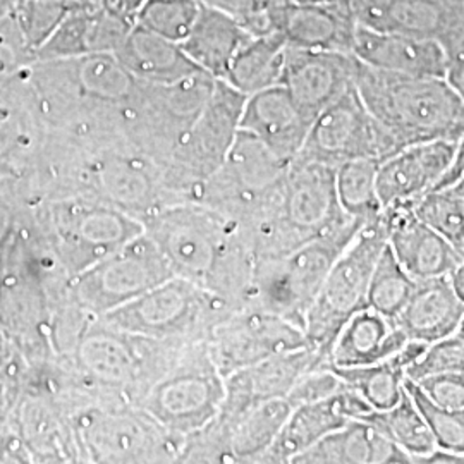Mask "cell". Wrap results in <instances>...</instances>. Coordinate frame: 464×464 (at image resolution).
Returning <instances> with one entry per match:
<instances>
[{
	"label": "cell",
	"mask_w": 464,
	"mask_h": 464,
	"mask_svg": "<svg viewBox=\"0 0 464 464\" xmlns=\"http://www.w3.org/2000/svg\"><path fill=\"white\" fill-rule=\"evenodd\" d=\"M246 95L224 80H217L214 92L198 119L184 134L164 167L167 181L186 199H197L199 186L226 160L236 134Z\"/></svg>",
	"instance_id": "cell-13"
},
{
	"label": "cell",
	"mask_w": 464,
	"mask_h": 464,
	"mask_svg": "<svg viewBox=\"0 0 464 464\" xmlns=\"http://www.w3.org/2000/svg\"><path fill=\"white\" fill-rule=\"evenodd\" d=\"M458 141L435 140L399 150L382 160L377 191L382 208L415 203L444 178L454 160Z\"/></svg>",
	"instance_id": "cell-22"
},
{
	"label": "cell",
	"mask_w": 464,
	"mask_h": 464,
	"mask_svg": "<svg viewBox=\"0 0 464 464\" xmlns=\"http://www.w3.org/2000/svg\"><path fill=\"white\" fill-rule=\"evenodd\" d=\"M83 463H178L184 437L130 402H100L72 420Z\"/></svg>",
	"instance_id": "cell-11"
},
{
	"label": "cell",
	"mask_w": 464,
	"mask_h": 464,
	"mask_svg": "<svg viewBox=\"0 0 464 464\" xmlns=\"http://www.w3.org/2000/svg\"><path fill=\"white\" fill-rule=\"evenodd\" d=\"M32 212L71 279L145 231L138 218L76 197L38 199Z\"/></svg>",
	"instance_id": "cell-7"
},
{
	"label": "cell",
	"mask_w": 464,
	"mask_h": 464,
	"mask_svg": "<svg viewBox=\"0 0 464 464\" xmlns=\"http://www.w3.org/2000/svg\"><path fill=\"white\" fill-rule=\"evenodd\" d=\"M270 34L293 49L353 52L358 23L351 4L276 0L266 11Z\"/></svg>",
	"instance_id": "cell-19"
},
{
	"label": "cell",
	"mask_w": 464,
	"mask_h": 464,
	"mask_svg": "<svg viewBox=\"0 0 464 464\" xmlns=\"http://www.w3.org/2000/svg\"><path fill=\"white\" fill-rule=\"evenodd\" d=\"M78 0H14L13 19L28 50L36 53Z\"/></svg>",
	"instance_id": "cell-41"
},
{
	"label": "cell",
	"mask_w": 464,
	"mask_h": 464,
	"mask_svg": "<svg viewBox=\"0 0 464 464\" xmlns=\"http://www.w3.org/2000/svg\"><path fill=\"white\" fill-rule=\"evenodd\" d=\"M360 420L370 423L373 429L406 450L411 458V463H415L416 458H421L435 449V440L429 430V425L406 389L392 408L372 410Z\"/></svg>",
	"instance_id": "cell-37"
},
{
	"label": "cell",
	"mask_w": 464,
	"mask_h": 464,
	"mask_svg": "<svg viewBox=\"0 0 464 464\" xmlns=\"http://www.w3.org/2000/svg\"><path fill=\"white\" fill-rule=\"evenodd\" d=\"M320 366H325L324 356L306 346L236 370L224 377L226 394L216 418L229 423L262 402L285 398L301 375Z\"/></svg>",
	"instance_id": "cell-20"
},
{
	"label": "cell",
	"mask_w": 464,
	"mask_h": 464,
	"mask_svg": "<svg viewBox=\"0 0 464 464\" xmlns=\"http://www.w3.org/2000/svg\"><path fill=\"white\" fill-rule=\"evenodd\" d=\"M458 334H461L464 337V315L461 318V324H459V327H458Z\"/></svg>",
	"instance_id": "cell-53"
},
{
	"label": "cell",
	"mask_w": 464,
	"mask_h": 464,
	"mask_svg": "<svg viewBox=\"0 0 464 464\" xmlns=\"http://www.w3.org/2000/svg\"><path fill=\"white\" fill-rule=\"evenodd\" d=\"M458 147H461V149H464V134L458 140Z\"/></svg>",
	"instance_id": "cell-54"
},
{
	"label": "cell",
	"mask_w": 464,
	"mask_h": 464,
	"mask_svg": "<svg viewBox=\"0 0 464 464\" xmlns=\"http://www.w3.org/2000/svg\"><path fill=\"white\" fill-rule=\"evenodd\" d=\"M312 122L291 93L276 84L246 97L241 130L255 134L277 157L291 162L303 149Z\"/></svg>",
	"instance_id": "cell-25"
},
{
	"label": "cell",
	"mask_w": 464,
	"mask_h": 464,
	"mask_svg": "<svg viewBox=\"0 0 464 464\" xmlns=\"http://www.w3.org/2000/svg\"><path fill=\"white\" fill-rule=\"evenodd\" d=\"M306 346L304 331L296 324L251 304L224 318L208 339L210 354L224 377Z\"/></svg>",
	"instance_id": "cell-17"
},
{
	"label": "cell",
	"mask_w": 464,
	"mask_h": 464,
	"mask_svg": "<svg viewBox=\"0 0 464 464\" xmlns=\"http://www.w3.org/2000/svg\"><path fill=\"white\" fill-rule=\"evenodd\" d=\"M385 246L387 227L381 212V216L366 222L339 255L312 303L303 331L308 346L324 356L325 366L343 325L368 306L370 279Z\"/></svg>",
	"instance_id": "cell-10"
},
{
	"label": "cell",
	"mask_w": 464,
	"mask_h": 464,
	"mask_svg": "<svg viewBox=\"0 0 464 464\" xmlns=\"http://www.w3.org/2000/svg\"><path fill=\"white\" fill-rule=\"evenodd\" d=\"M450 188H452V189H454V191H456V193H458V195H459V197H461L464 201V178H461L459 181H456V183L452 184Z\"/></svg>",
	"instance_id": "cell-51"
},
{
	"label": "cell",
	"mask_w": 464,
	"mask_h": 464,
	"mask_svg": "<svg viewBox=\"0 0 464 464\" xmlns=\"http://www.w3.org/2000/svg\"><path fill=\"white\" fill-rule=\"evenodd\" d=\"M82 2L97 5L102 9H107L117 16L126 17V19L136 23V16H138L145 0H82Z\"/></svg>",
	"instance_id": "cell-48"
},
{
	"label": "cell",
	"mask_w": 464,
	"mask_h": 464,
	"mask_svg": "<svg viewBox=\"0 0 464 464\" xmlns=\"http://www.w3.org/2000/svg\"><path fill=\"white\" fill-rule=\"evenodd\" d=\"M287 50L279 34H251L232 57L224 82L246 97L281 84Z\"/></svg>",
	"instance_id": "cell-35"
},
{
	"label": "cell",
	"mask_w": 464,
	"mask_h": 464,
	"mask_svg": "<svg viewBox=\"0 0 464 464\" xmlns=\"http://www.w3.org/2000/svg\"><path fill=\"white\" fill-rule=\"evenodd\" d=\"M291 411V402L281 398L262 402L229 423L216 418L227 431L231 463H262Z\"/></svg>",
	"instance_id": "cell-36"
},
{
	"label": "cell",
	"mask_w": 464,
	"mask_h": 464,
	"mask_svg": "<svg viewBox=\"0 0 464 464\" xmlns=\"http://www.w3.org/2000/svg\"><path fill=\"white\" fill-rule=\"evenodd\" d=\"M365 224V220H354L346 227L316 237L287 255L256 260L249 304L304 329L306 314L331 266Z\"/></svg>",
	"instance_id": "cell-9"
},
{
	"label": "cell",
	"mask_w": 464,
	"mask_h": 464,
	"mask_svg": "<svg viewBox=\"0 0 464 464\" xmlns=\"http://www.w3.org/2000/svg\"><path fill=\"white\" fill-rule=\"evenodd\" d=\"M449 281L452 289L456 291L458 298L461 299L464 303V258L458 264V266L449 274Z\"/></svg>",
	"instance_id": "cell-50"
},
{
	"label": "cell",
	"mask_w": 464,
	"mask_h": 464,
	"mask_svg": "<svg viewBox=\"0 0 464 464\" xmlns=\"http://www.w3.org/2000/svg\"><path fill=\"white\" fill-rule=\"evenodd\" d=\"M184 346L93 318L72 349L57 360L102 398L138 404Z\"/></svg>",
	"instance_id": "cell-4"
},
{
	"label": "cell",
	"mask_w": 464,
	"mask_h": 464,
	"mask_svg": "<svg viewBox=\"0 0 464 464\" xmlns=\"http://www.w3.org/2000/svg\"><path fill=\"white\" fill-rule=\"evenodd\" d=\"M360 26L439 42L446 52L464 32V0H353Z\"/></svg>",
	"instance_id": "cell-18"
},
{
	"label": "cell",
	"mask_w": 464,
	"mask_h": 464,
	"mask_svg": "<svg viewBox=\"0 0 464 464\" xmlns=\"http://www.w3.org/2000/svg\"><path fill=\"white\" fill-rule=\"evenodd\" d=\"M413 210L429 227L464 255V201L450 186L425 193Z\"/></svg>",
	"instance_id": "cell-40"
},
{
	"label": "cell",
	"mask_w": 464,
	"mask_h": 464,
	"mask_svg": "<svg viewBox=\"0 0 464 464\" xmlns=\"http://www.w3.org/2000/svg\"><path fill=\"white\" fill-rule=\"evenodd\" d=\"M415 463L420 464H464V454L452 452L448 449H440L435 446L429 454L416 458Z\"/></svg>",
	"instance_id": "cell-49"
},
{
	"label": "cell",
	"mask_w": 464,
	"mask_h": 464,
	"mask_svg": "<svg viewBox=\"0 0 464 464\" xmlns=\"http://www.w3.org/2000/svg\"><path fill=\"white\" fill-rule=\"evenodd\" d=\"M354 86L399 149L435 140L458 141L464 134V102L446 78L387 72L358 61Z\"/></svg>",
	"instance_id": "cell-2"
},
{
	"label": "cell",
	"mask_w": 464,
	"mask_h": 464,
	"mask_svg": "<svg viewBox=\"0 0 464 464\" xmlns=\"http://www.w3.org/2000/svg\"><path fill=\"white\" fill-rule=\"evenodd\" d=\"M399 150L394 138L370 114L356 86H353L314 119L296 157L337 169L356 159L382 162Z\"/></svg>",
	"instance_id": "cell-16"
},
{
	"label": "cell",
	"mask_w": 464,
	"mask_h": 464,
	"mask_svg": "<svg viewBox=\"0 0 464 464\" xmlns=\"http://www.w3.org/2000/svg\"><path fill=\"white\" fill-rule=\"evenodd\" d=\"M343 385L344 382L341 381V377L332 368L320 366L301 375L285 399L295 408L304 402H315L331 398L343 389Z\"/></svg>",
	"instance_id": "cell-45"
},
{
	"label": "cell",
	"mask_w": 464,
	"mask_h": 464,
	"mask_svg": "<svg viewBox=\"0 0 464 464\" xmlns=\"http://www.w3.org/2000/svg\"><path fill=\"white\" fill-rule=\"evenodd\" d=\"M236 310L229 301L174 276L99 318L121 331L197 344L208 343L217 325Z\"/></svg>",
	"instance_id": "cell-6"
},
{
	"label": "cell",
	"mask_w": 464,
	"mask_h": 464,
	"mask_svg": "<svg viewBox=\"0 0 464 464\" xmlns=\"http://www.w3.org/2000/svg\"><path fill=\"white\" fill-rule=\"evenodd\" d=\"M216 82L208 72L198 71L176 83H143L130 126V141L164 169L207 105Z\"/></svg>",
	"instance_id": "cell-15"
},
{
	"label": "cell",
	"mask_w": 464,
	"mask_h": 464,
	"mask_svg": "<svg viewBox=\"0 0 464 464\" xmlns=\"http://www.w3.org/2000/svg\"><path fill=\"white\" fill-rule=\"evenodd\" d=\"M346 383L331 398L295 406L262 463L293 464L301 452L348 423Z\"/></svg>",
	"instance_id": "cell-31"
},
{
	"label": "cell",
	"mask_w": 464,
	"mask_h": 464,
	"mask_svg": "<svg viewBox=\"0 0 464 464\" xmlns=\"http://www.w3.org/2000/svg\"><path fill=\"white\" fill-rule=\"evenodd\" d=\"M464 315V303L452 289L449 276L416 281L399 315L394 318L408 341L430 344L456 334Z\"/></svg>",
	"instance_id": "cell-27"
},
{
	"label": "cell",
	"mask_w": 464,
	"mask_h": 464,
	"mask_svg": "<svg viewBox=\"0 0 464 464\" xmlns=\"http://www.w3.org/2000/svg\"><path fill=\"white\" fill-rule=\"evenodd\" d=\"M251 34L229 13L201 4L198 17L181 49L195 66L216 80H224L232 57Z\"/></svg>",
	"instance_id": "cell-33"
},
{
	"label": "cell",
	"mask_w": 464,
	"mask_h": 464,
	"mask_svg": "<svg viewBox=\"0 0 464 464\" xmlns=\"http://www.w3.org/2000/svg\"><path fill=\"white\" fill-rule=\"evenodd\" d=\"M351 53L365 66L387 72L446 78L448 71V52L439 42L377 32L360 24Z\"/></svg>",
	"instance_id": "cell-26"
},
{
	"label": "cell",
	"mask_w": 464,
	"mask_h": 464,
	"mask_svg": "<svg viewBox=\"0 0 464 464\" xmlns=\"http://www.w3.org/2000/svg\"><path fill=\"white\" fill-rule=\"evenodd\" d=\"M415 284L416 279L399 264L392 249L385 246L368 285V308L394 320L411 296Z\"/></svg>",
	"instance_id": "cell-39"
},
{
	"label": "cell",
	"mask_w": 464,
	"mask_h": 464,
	"mask_svg": "<svg viewBox=\"0 0 464 464\" xmlns=\"http://www.w3.org/2000/svg\"><path fill=\"white\" fill-rule=\"evenodd\" d=\"M411 458L389 437L363 420H349L315 446L301 452L293 464H408Z\"/></svg>",
	"instance_id": "cell-29"
},
{
	"label": "cell",
	"mask_w": 464,
	"mask_h": 464,
	"mask_svg": "<svg viewBox=\"0 0 464 464\" xmlns=\"http://www.w3.org/2000/svg\"><path fill=\"white\" fill-rule=\"evenodd\" d=\"M266 2H276V0H266Z\"/></svg>",
	"instance_id": "cell-55"
},
{
	"label": "cell",
	"mask_w": 464,
	"mask_h": 464,
	"mask_svg": "<svg viewBox=\"0 0 464 464\" xmlns=\"http://www.w3.org/2000/svg\"><path fill=\"white\" fill-rule=\"evenodd\" d=\"M425 346V343L408 341L392 358L381 363L353 368H329L341 377V381L360 392L373 410H389L404 392L406 368L420 358Z\"/></svg>",
	"instance_id": "cell-34"
},
{
	"label": "cell",
	"mask_w": 464,
	"mask_h": 464,
	"mask_svg": "<svg viewBox=\"0 0 464 464\" xmlns=\"http://www.w3.org/2000/svg\"><path fill=\"white\" fill-rule=\"evenodd\" d=\"M199 9V0H145L136 24L174 44H183L197 23Z\"/></svg>",
	"instance_id": "cell-42"
},
{
	"label": "cell",
	"mask_w": 464,
	"mask_h": 464,
	"mask_svg": "<svg viewBox=\"0 0 464 464\" xmlns=\"http://www.w3.org/2000/svg\"><path fill=\"white\" fill-rule=\"evenodd\" d=\"M416 383L433 402L449 410L464 408V372L435 373L416 381Z\"/></svg>",
	"instance_id": "cell-46"
},
{
	"label": "cell",
	"mask_w": 464,
	"mask_h": 464,
	"mask_svg": "<svg viewBox=\"0 0 464 464\" xmlns=\"http://www.w3.org/2000/svg\"><path fill=\"white\" fill-rule=\"evenodd\" d=\"M450 372H464V337L458 332L427 344L420 358L406 368V379L416 382Z\"/></svg>",
	"instance_id": "cell-44"
},
{
	"label": "cell",
	"mask_w": 464,
	"mask_h": 464,
	"mask_svg": "<svg viewBox=\"0 0 464 464\" xmlns=\"http://www.w3.org/2000/svg\"><path fill=\"white\" fill-rule=\"evenodd\" d=\"M354 218L337 198L335 169L295 157L279 193L249 232L256 260H268L349 226Z\"/></svg>",
	"instance_id": "cell-3"
},
{
	"label": "cell",
	"mask_w": 464,
	"mask_h": 464,
	"mask_svg": "<svg viewBox=\"0 0 464 464\" xmlns=\"http://www.w3.org/2000/svg\"><path fill=\"white\" fill-rule=\"evenodd\" d=\"M133 26L126 17L78 0L59 28L36 50L34 63L116 53Z\"/></svg>",
	"instance_id": "cell-24"
},
{
	"label": "cell",
	"mask_w": 464,
	"mask_h": 464,
	"mask_svg": "<svg viewBox=\"0 0 464 464\" xmlns=\"http://www.w3.org/2000/svg\"><path fill=\"white\" fill-rule=\"evenodd\" d=\"M382 216L387 246L416 281L449 276L463 260L461 251L416 216L413 203L382 208Z\"/></svg>",
	"instance_id": "cell-23"
},
{
	"label": "cell",
	"mask_w": 464,
	"mask_h": 464,
	"mask_svg": "<svg viewBox=\"0 0 464 464\" xmlns=\"http://www.w3.org/2000/svg\"><path fill=\"white\" fill-rule=\"evenodd\" d=\"M24 72L49 133L130 141L143 83L114 53L36 61Z\"/></svg>",
	"instance_id": "cell-1"
},
{
	"label": "cell",
	"mask_w": 464,
	"mask_h": 464,
	"mask_svg": "<svg viewBox=\"0 0 464 464\" xmlns=\"http://www.w3.org/2000/svg\"><path fill=\"white\" fill-rule=\"evenodd\" d=\"M17 427L38 463H83L72 423L47 399L26 394L16 408Z\"/></svg>",
	"instance_id": "cell-30"
},
{
	"label": "cell",
	"mask_w": 464,
	"mask_h": 464,
	"mask_svg": "<svg viewBox=\"0 0 464 464\" xmlns=\"http://www.w3.org/2000/svg\"><path fill=\"white\" fill-rule=\"evenodd\" d=\"M287 167L255 134L239 130L222 166L199 186L197 201L231 220L248 239L281 189Z\"/></svg>",
	"instance_id": "cell-8"
},
{
	"label": "cell",
	"mask_w": 464,
	"mask_h": 464,
	"mask_svg": "<svg viewBox=\"0 0 464 464\" xmlns=\"http://www.w3.org/2000/svg\"><path fill=\"white\" fill-rule=\"evenodd\" d=\"M381 160L356 159L335 169V189L341 207L348 216L365 222L381 216L377 172Z\"/></svg>",
	"instance_id": "cell-38"
},
{
	"label": "cell",
	"mask_w": 464,
	"mask_h": 464,
	"mask_svg": "<svg viewBox=\"0 0 464 464\" xmlns=\"http://www.w3.org/2000/svg\"><path fill=\"white\" fill-rule=\"evenodd\" d=\"M170 277L174 274L164 253L143 231L76 276L69 295L88 315L99 318Z\"/></svg>",
	"instance_id": "cell-14"
},
{
	"label": "cell",
	"mask_w": 464,
	"mask_h": 464,
	"mask_svg": "<svg viewBox=\"0 0 464 464\" xmlns=\"http://www.w3.org/2000/svg\"><path fill=\"white\" fill-rule=\"evenodd\" d=\"M446 80L452 86V90L459 95V99L464 102V49L448 52Z\"/></svg>",
	"instance_id": "cell-47"
},
{
	"label": "cell",
	"mask_w": 464,
	"mask_h": 464,
	"mask_svg": "<svg viewBox=\"0 0 464 464\" xmlns=\"http://www.w3.org/2000/svg\"><path fill=\"white\" fill-rule=\"evenodd\" d=\"M356 63L348 52L289 47L281 84L314 121L354 86Z\"/></svg>",
	"instance_id": "cell-21"
},
{
	"label": "cell",
	"mask_w": 464,
	"mask_h": 464,
	"mask_svg": "<svg viewBox=\"0 0 464 464\" xmlns=\"http://www.w3.org/2000/svg\"><path fill=\"white\" fill-rule=\"evenodd\" d=\"M224 394V375L210 354L208 343H197L186 344L178 353L136 406L167 430L184 437L218 415Z\"/></svg>",
	"instance_id": "cell-12"
},
{
	"label": "cell",
	"mask_w": 464,
	"mask_h": 464,
	"mask_svg": "<svg viewBox=\"0 0 464 464\" xmlns=\"http://www.w3.org/2000/svg\"><path fill=\"white\" fill-rule=\"evenodd\" d=\"M296 2H318V4H351L353 0H296Z\"/></svg>",
	"instance_id": "cell-52"
},
{
	"label": "cell",
	"mask_w": 464,
	"mask_h": 464,
	"mask_svg": "<svg viewBox=\"0 0 464 464\" xmlns=\"http://www.w3.org/2000/svg\"><path fill=\"white\" fill-rule=\"evenodd\" d=\"M114 55L141 83H176L201 71L184 53L179 44L159 36L136 23Z\"/></svg>",
	"instance_id": "cell-32"
},
{
	"label": "cell",
	"mask_w": 464,
	"mask_h": 464,
	"mask_svg": "<svg viewBox=\"0 0 464 464\" xmlns=\"http://www.w3.org/2000/svg\"><path fill=\"white\" fill-rule=\"evenodd\" d=\"M172 274L212 291L249 245L245 234L197 199L167 205L143 222Z\"/></svg>",
	"instance_id": "cell-5"
},
{
	"label": "cell",
	"mask_w": 464,
	"mask_h": 464,
	"mask_svg": "<svg viewBox=\"0 0 464 464\" xmlns=\"http://www.w3.org/2000/svg\"><path fill=\"white\" fill-rule=\"evenodd\" d=\"M404 389L425 418L435 446L448 449L452 452L464 454V408L461 410H449L423 394L418 383L410 379H404Z\"/></svg>",
	"instance_id": "cell-43"
},
{
	"label": "cell",
	"mask_w": 464,
	"mask_h": 464,
	"mask_svg": "<svg viewBox=\"0 0 464 464\" xmlns=\"http://www.w3.org/2000/svg\"><path fill=\"white\" fill-rule=\"evenodd\" d=\"M408 343L396 320L363 308L349 318L337 334L327 366L353 368L373 365L392 358Z\"/></svg>",
	"instance_id": "cell-28"
}]
</instances>
